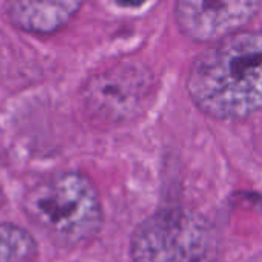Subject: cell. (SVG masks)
<instances>
[{"label":"cell","instance_id":"52a82bcc","mask_svg":"<svg viewBox=\"0 0 262 262\" xmlns=\"http://www.w3.org/2000/svg\"><path fill=\"white\" fill-rule=\"evenodd\" d=\"M34 238L14 224H0V262H31L35 258Z\"/></svg>","mask_w":262,"mask_h":262},{"label":"cell","instance_id":"8992f818","mask_svg":"<svg viewBox=\"0 0 262 262\" xmlns=\"http://www.w3.org/2000/svg\"><path fill=\"white\" fill-rule=\"evenodd\" d=\"M81 2H12L8 5L11 21L29 32L49 34L66 25L80 9Z\"/></svg>","mask_w":262,"mask_h":262},{"label":"cell","instance_id":"3957f363","mask_svg":"<svg viewBox=\"0 0 262 262\" xmlns=\"http://www.w3.org/2000/svg\"><path fill=\"white\" fill-rule=\"evenodd\" d=\"M220 238L209 220L184 209H164L144 220L130 239L134 262H213Z\"/></svg>","mask_w":262,"mask_h":262},{"label":"cell","instance_id":"5b68a950","mask_svg":"<svg viewBox=\"0 0 262 262\" xmlns=\"http://www.w3.org/2000/svg\"><path fill=\"white\" fill-rule=\"evenodd\" d=\"M259 2H190L175 5L180 29L196 41H220L241 31L259 11Z\"/></svg>","mask_w":262,"mask_h":262},{"label":"cell","instance_id":"6da1fadb","mask_svg":"<svg viewBox=\"0 0 262 262\" xmlns=\"http://www.w3.org/2000/svg\"><path fill=\"white\" fill-rule=\"evenodd\" d=\"M187 92L216 120L262 111V31H239L203 51L190 64Z\"/></svg>","mask_w":262,"mask_h":262},{"label":"cell","instance_id":"7a4b0ae2","mask_svg":"<svg viewBox=\"0 0 262 262\" xmlns=\"http://www.w3.org/2000/svg\"><path fill=\"white\" fill-rule=\"evenodd\" d=\"M26 216L60 246H78L97 235L103 212L98 193L81 173L51 175L23 196Z\"/></svg>","mask_w":262,"mask_h":262},{"label":"cell","instance_id":"277c9868","mask_svg":"<svg viewBox=\"0 0 262 262\" xmlns=\"http://www.w3.org/2000/svg\"><path fill=\"white\" fill-rule=\"evenodd\" d=\"M154 86L152 72L141 63H118L84 86L86 109L98 120L120 123L134 118L146 104Z\"/></svg>","mask_w":262,"mask_h":262}]
</instances>
